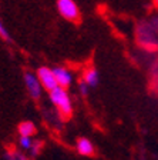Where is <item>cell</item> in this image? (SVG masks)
<instances>
[{
    "label": "cell",
    "mask_w": 158,
    "mask_h": 160,
    "mask_svg": "<svg viewBox=\"0 0 158 160\" xmlns=\"http://www.w3.org/2000/svg\"><path fill=\"white\" fill-rule=\"evenodd\" d=\"M33 137H27V136H19V147L22 152H29L33 146Z\"/></svg>",
    "instance_id": "obj_11"
},
{
    "label": "cell",
    "mask_w": 158,
    "mask_h": 160,
    "mask_svg": "<svg viewBox=\"0 0 158 160\" xmlns=\"http://www.w3.org/2000/svg\"><path fill=\"white\" fill-rule=\"evenodd\" d=\"M154 4H155V7H158V0H154Z\"/></svg>",
    "instance_id": "obj_16"
},
{
    "label": "cell",
    "mask_w": 158,
    "mask_h": 160,
    "mask_svg": "<svg viewBox=\"0 0 158 160\" xmlns=\"http://www.w3.org/2000/svg\"><path fill=\"white\" fill-rule=\"evenodd\" d=\"M135 39H137V43L140 46L144 47L148 52L158 50V33L150 24V22H141V23L137 24Z\"/></svg>",
    "instance_id": "obj_1"
},
{
    "label": "cell",
    "mask_w": 158,
    "mask_h": 160,
    "mask_svg": "<svg viewBox=\"0 0 158 160\" xmlns=\"http://www.w3.org/2000/svg\"><path fill=\"white\" fill-rule=\"evenodd\" d=\"M23 80H24V86H26L30 97L34 100L41 99L43 87L40 84V80H39V77H37V74L33 73V72H26V73L23 74Z\"/></svg>",
    "instance_id": "obj_4"
},
{
    "label": "cell",
    "mask_w": 158,
    "mask_h": 160,
    "mask_svg": "<svg viewBox=\"0 0 158 160\" xmlns=\"http://www.w3.org/2000/svg\"><path fill=\"white\" fill-rule=\"evenodd\" d=\"M53 72H54V76H56V79H57L59 87L69 89L73 84L74 76H73V72L70 69H67V67H64V66H56V67H53Z\"/></svg>",
    "instance_id": "obj_6"
},
{
    "label": "cell",
    "mask_w": 158,
    "mask_h": 160,
    "mask_svg": "<svg viewBox=\"0 0 158 160\" xmlns=\"http://www.w3.org/2000/svg\"><path fill=\"white\" fill-rule=\"evenodd\" d=\"M83 82L90 87V89H94V87L98 86L100 83V73L96 67H89V69L84 72V76H83Z\"/></svg>",
    "instance_id": "obj_8"
},
{
    "label": "cell",
    "mask_w": 158,
    "mask_h": 160,
    "mask_svg": "<svg viewBox=\"0 0 158 160\" xmlns=\"http://www.w3.org/2000/svg\"><path fill=\"white\" fill-rule=\"evenodd\" d=\"M37 77L40 80V84L43 87V90L47 92H51L56 87H59L57 84V79L54 76V72H53V67H47V66H41L37 69Z\"/></svg>",
    "instance_id": "obj_5"
},
{
    "label": "cell",
    "mask_w": 158,
    "mask_h": 160,
    "mask_svg": "<svg viewBox=\"0 0 158 160\" xmlns=\"http://www.w3.org/2000/svg\"><path fill=\"white\" fill-rule=\"evenodd\" d=\"M79 89H80V93H81L83 96H87V94L90 93V90H91L86 83H84V82H83V80L79 83Z\"/></svg>",
    "instance_id": "obj_13"
},
{
    "label": "cell",
    "mask_w": 158,
    "mask_h": 160,
    "mask_svg": "<svg viewBox=\"0 0 158 160\" xmlns=\"http://www.w3.org/2000/svg\"><path fill=\"white\" fill-rule=\"evenodd\" d=\"M76 149L81 156H93L94 154V144L87 137H80L76 142Z\"/></svg>",
    "instance_id": "obj_7"
},
{
    "label": "cell",
    "mask_w": 158,
    "mask_h": 160,
    "mask_svg": "<svg viewBox=\"0 0 158 160\" xmlns=\"http://www.w3.org/2000/svg\"><path fill=\"white\" fill-rule=\"evenodd\" d=\"M56 7L60 16L69 22H77L80 19V9L74 0H57Z\"/></svg>",
    "instance_id": "obj_3"
},
{
    "label": "cell",
    "mask_w": 158,
    "mask_h": 160,
    "mask_svg": "<svg viewBox=\"0 0 158 160\" xmlns=\"http://www.w3.org/2000/svg\"><path fill=\"white\" fill-rule=\"evenodd\" d=\"M36 124L30 120H24V122H20L19 127H17V132H19V136H27L31 137L36 133Z\"/></svg>",
    "instance_id": "obj_9"
},
{
    "label": "cell",
    "mask_w": 158,
    "mask_h": 160,
    "mask_svg": "<svg viewBox=\"0 0 158 160\" xmlns=\"http://www.w3.org/2000/svg\"><path fill=\"white\" fill-rule=\"evenodd\" d=\"M0 37L4 40H10V34L9 32H7V29L3 26V23H2V20H0Z\"/></svg>",
    "instance_id": "obj_14"
},
{
    "label": "cell",
    "mask_w": 158,
    "mask_h": 160,
    "mask_svg": "<svg viewBox=\"0 0 158 160\" xmlns=\"http://www.w3.org/2000/svg\"><path fill=\"white\" fill-rule=\"evenodd\" d=\"M150 24L154 27V30L158 33V14H155V16H152L151 19H150Z\"/></svg>",
    "instance_id": "obj_15"
},
{
    "label": "cell",
    "mask_w": 158,
    "mask_h": 160,
    "mask_svg": "<svg viewBox=\"0 0 158 160\" xmlns=\"http://www.w3.org/2000/svg\"><path fill=\"white\" fill-rule=\"evenodd\" d=\"M43 147H44V143L41 142V140H36V139H34L33 146H31V149L29 150L30 157H37L40 153H41V150H43Z\"/></svg>",
    "instance_id": "obj_12"
},
{
    "label": "cell",
    "mask_w": 158,
    "mask_h": 160,
    "mask_svg": "<svg viewBox=\"0 0 158 160\" xmlns=\"http://www.w3.org/2000/svg\"><path fill=\"white\" fill-rule=\"evenodd\" d=\"M49 99L63 117H70L73 114V102L67 89L56 87L54 90L49 92Z\"/></svg>",
    "instance_id": "obj_2"
},
{
    "label": "cell",
    "mask_w": 158,
    "mask_h": 160,
    "mask_svg": "<svg viewBox=\"0 0 158 160\" xmlns=\"http://www.w3.org/2000/svg\"><path fill=\"white\" fill-rule=\"evenodd\" d=\"M4 160H29L27 154H24L22 150H17V149H9L4 153Z\"/></svg>",
    "instance_id": "obj_10"
}]
</instances>
